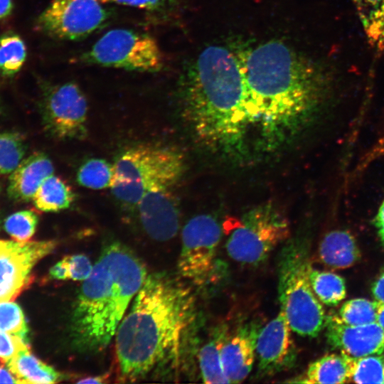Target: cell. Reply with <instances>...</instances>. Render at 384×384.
I'll use <instances>...</instances> for the list:
<instances>
[{"label": "cell", "instance_id": "cell-1", "mask_svg": "<svg viewBox=\"0 0 384 384\" xmlns=\"http://www.w3.org/2000/svg\"><path fill=\"white\" fill-rule=\"evenodd\" d=\"M236 54L255 150L282 149L315 122L329 97L331 78L321 65L277 41Z\"/></svg>", "mask_w": 384, "mask_h": 384}, {"label": "cell", "instance_id": "cell-2", "mask_svg": "<svg viewBox=\"0 0 384 384\" xmlns=\"http://www.w3.org/2000/svg\"><path fill=\"white\" fill-rule=\"evenodd\" d=\"M196 316L188 287L164 272L147 275L115 334L120 382L178 370Z\"/></svg>", "mask_w": 384, "mask_h": 384}, {"label": "cell", "instance_id": "cell-3", "mask_svg": "<svg viewBox=\"0 0 384 384\" xmlns=\"http://www.w3.org/2000/svg\"><path fill=\"white\" fill-rule=\"evenodd\" d=\"M181 97L183 116L203 148L235 162L250 158L252 132L236 52L216 45L203 49L185 72Z\"/></svg>", "mask_w": 384, "mask_h": 384}, {"label": "cell", "instance_id": "cell-4", "mask_svg": "<svg viewBox=\"0 0 384 384\" xmlns=\"http://www.w3.org/2000/svg\"><path fill=\"white\" fill-rule=\"evenodd\" d=\"M146 277L144 264L127 247L114 242L104 247L73 306L70 324L73 347L82 353L105 349Z\"/></svg>", "mask_w": 384, "mask_h": 384}, {"label": "cell", "instance_id": "cell-5", "mask_svg": "<svg viewBox=\"0 0 384 384\" xmlns=\"http://www.w3.org/2000/svg\"><path fill=\"white\" fill-rule=\"evenodd\" d=\"M311 268L306 240L299 236L289 238L277 262L280 310L292 331L315 337L324 328L326 316L311 285Z\"/></svg>", "mask_w": 384, "mask_h": 384}, {"label": "cell", "instance_id": "cell-6", "mask_svg": "<svg viewBox=\"0 0 384 384\" xmlns=\"http://www.w3.org/2000/svg\"><path fill=\"white\" fill-rule=\"evenodd\" d=\"M113 166L112 194L122 204L137 206L150 188L175 186L183 174L185 159L173 147L139 145L122 152Z\"/></svg>", "mask_w": 384, "mask_h": 384}, {"label": "cell", "instance_id": "cell-7", "mask_svg": "<svg viewBox=\"0 0 384 384\" xmlns=\"http://www.w3.org/2000/svg\"><path fill=\"white\" fill-rule=\"evenodd\" d=\"M228 231L226 250L233 260L257 265L290 238V225L273 203L259 204L239 218H230L223 226Z\"/></svg>", "mask_w": 384, "mask_h": 384}, {"label": "cell", "instance_id": "cell-8", "mask_svg": "<svg viewBox=\"0 0 384 384\" xmlns=\"http://www.w3.org/2000/svg\"><path fill=\"white\" fill-rule=\"evenodd\" d=\"M78 61L140 72H156L163 65L161 52L152 37L124 28L105 33Z\"/></svg>", "mask_w": 384, "mask_h": 384}, {"label": "cell", "instance_id": "cell-9", "mask_svg": "<svg viewBox=\"0 0 384 384\" xmlns=\"http://www.w3.org/2000/svg\"><path fill=\"white\" fill-rule=\"evenodd\" d=\"M222 230L218 220L209 214L193 217L183 228L178 270L193 285L204 287L216 279Z\"/></svg>", "mask_w": 384, "mask_h": 384}, {"label": "cell", "instance_id": "cell-10", "mask_svg": "<svg viewBox=\"0 0 384 384\" xmlns=\"http://www.w3.org/2000/svg\"><path fill=\"white\" fill-rule=\"evenodd\" d=\"M108 11L99 0H53L39 15L38 31L58 39H82L103 26Z\"/></svg>", "mask_w": 384, "mask_h": 384}, {"label": "cell", "instance_id": "cell-11", "mask_svg": "<svg viewBox=\"0 0 384 384\" xmlns=\"http://www.w3.org/2000/svg\"><path fill=\"white\" fill-rule=\"evenodd\" d=\"M44 127L59 139H82L87 135V102L71 82L46 88L41 100Z\"/></svg>", "mask_w": 384, "mask_h": 384}, {"label": "cell", "instance_id": "cell-12", "mask_svg": "<svg viewBox=\"0 0 384 384\" xmlns=\"http://www.w3.org/2000/svg\"><path fill=\"white\" fill-rule=\"evenodd\" d=\"M55 246L54 240H0V302L19 294L29 282L33 267Z\"/></svg>", "mask_w": 384, "mask_h": 384}, {"label": "cell", "instance_id": "cell-13", "mask_svg": "<svg viewBox=\"0 0 384 384\" xmlns=\"http://www.w3.org/2000/svg\"><path fill=\"white\" fill-rule=\"evenodd\" d=\"M292 331L281 310L274 319L262 326L256 346L257 368L260 375H275L294 366L297 353Z\"/></svg>", "mask_w": 384, "mask_h": 384}, {"label": "cell", "instance_id": "cell-14", "mask_svg": "<svg viewBox=\"0 0 384 384\" xmlns=\"http://www.w3.org/2000/svg\"><path fill=\"white\" fill-rule=\"evenodd\" d=\"M174 187H153L136 206L142 228L155 240H171L178 231L180 213Z\"/></svg>", "mask_w": 384, "mask_h": 384}, {"label": "cell", "instance_id": "cell-15", "mask_svg": "<svg viewBox=\"0 0 384 384\" xmlns=\"http://www.w3.org/2000/svg\"><path fill=\"white\" fill-rule=\"evenodd\" d=\"M329 344L351 357L381 354L384 351V329L377 322L349 326L335 314L326 316L325 326Z\"/></svg>", "mask_w": 384, "mask_h": 384}, {"label": "cell", "instance_id": "cell-16", "mask_svg": "<svg viewBox=\"0 0 384 384\" xmlns=\"http://www.w3.org/2000/svg\"><path fill=\"white\" fill-rule=\"evenodd\" d=\"M261 328L260 321H248L229 336L225 342L221 358L224 372L230 383L242 382L251 372Z\"/></svg>", "mask_w": 384, "mask_h": 384}, {"label": "cell", "instance_id": "cell-17", "mask_svg": "<svg viewBox=\"0 0 384 384\" xmlns=\"http://www.w3.org/2000/svg\"><path fill=\"white\" fill-rule=\"evenodd\" d=\"M51 160L42 152H35L23 159L11 173L7 192L16 201L28 202L32 198L43 181L53 174Z\"/></svg>", "mask_w": 384, "mask_h": 384}, {"label": "cell", "instance_id": "cell-18", "mask_svg": "<svg viewBox=\"0 0 384 384\" xmlns=\"http://www.w3.org/2000/svg\"><path fill=\"white\" fill-rule=\"evenodd\" d=\"M353 357L331 353L311 363L305 373L289 383L338 384L350 381Z\"/></svg>", "mask_w": 384, "mask_h": 384}, {"label": "cell", "instance_id": "cell-19", "mask_svg": "<svg viewBox=\"0 0 384 384\" xmlns=\"http://www.w3.org/2000/svg\"><path fill=\"white\" fill-rule=\"evenodd\" d=\"M319 255L324 264L334 269H343L356 263L361 253L354 237L346 230H334L322 239Z\"/></svg>", "mask_w": 384, "mask_h": 384}, {"label": "cell", "instance_id": "cell-20", "mask_svg": "<svg viewBox=\"0 0 384 384\" xmlns=\"http://www.w3.org/2000/svg\"><path fill=\"white\" fill-rule=\"evenodd\" d=\"M225 324L216 326L198 352V359L203 382L208 384L230 383L222 363L221 351L229 337Z\"/></svg>", "mask_w": 384, "mask_h": 384}, {"label": "cell", "instance_id": "cell-21", "mask_svg": "<svg viewBox=\"0 0 384 384\" xmlns=\"http://www.w3.org/2000/svg\"><path fill=\"white\" fill-rule=\"evenodd\" d=\"M7 366L18 383L48 384L58 383L63 379L58 371L32 355L28 346L18 351L7 363Z\"/></svg>", "mask_w": 384, "mask_h": 384}, {"label": "cell", "instance_id": "cell-22", "mask_svg": "<svg viewBox=\"0 0 384 384\" xmlns=\"http://www.w3.org/2000/svg\"><path fill=\"white\" fill-rule=\"evenodd\" d=\"M370 46L384 51V0H352Z\"/></svg>", "mask_w": 384, "mask_h": 384}, {"label": "cell", "instance_id": "cell-23", "mask_svg": "<svg viewBox=\"0 0 384 384\" xmlns=\"http://www.w3.org/2000/svg\"><path fill=\"white\" fill-rule=\"evenodd\" d=\"M75 198L70 186L61 178L52 174L41 184L32 201L41 211L58 212L68 208Z\"/></svg>", "mask_w": 384, "mask_h": 384}, {"label": "cell", "instance_id": "cell-24", "mask_svg": "<svg viewBox=\"0 0 384 384\" xmlns=\"http://www.w3.org/2000/svg\"><path fill=\"white\" fill-rule=\"evenodd\" d=\"M309 279L316 297L325 305L336 306L346 297V283L338 274L311 267Z\"/></svg>", "mask_w": 384, "mask_h": 384}, {"label": "cell", "instance_id": "cell-25", "mask_svg": "<svg viewBox=\"0 0 384 384\" xmlns=\"http://www.w3.org/2000/svg\"><path fill=\"white\" fill-rule=\"evenodd\" d=\"M27 55L23 39L16 33L8 32L0 36V74L15 75L23 65Z\"/></svg>", "mask_w": 384, "mask_h": 384}, {"label": "cell", "instance_id": "cell-26", "mask_svg": "<svg viewBox=\"0 0 384 384\" xmlns=\"http://www.w3.org/2000/svg\"><path fill=\"white\" fill-rule=\"evenodd\" d=\"M113 179V164L102 159H88L80 166L77 173L78 183L93 190L110 188Z\"/></svg>", "mask_w": 384, "mask_h": 384}, {"label": "cell", "instance_id": "cell-27", "mask_svg": "<svg viewBox=\"0 0 384 384\" xmlns=\"http://www.w3.org/2000/svg\"><path fill=\"white\" fill-rule=\"evenodd\" d=\"M378 303L364 298L348 300L343 304L338 319L349 326H361L376 322Z\"/></svg>", "mask_w": 384, "mask_h": 384}, {"label": "cell", "instance_id": "cell-28", "mask_svg": "<svg viewBox=\"0 0 384 384\" xmlns=\"http://www.w3.org/2000/svg\"><path fill=\"white\" fill-rule=\"evenodd\" d=\"M26 146L17 132L0 133V174H11L23 159Z\"/></svg>", "mask_w": 384, "mask_h": 384}, {"label": "cell", "instance_id": "cell-29", "mask_svg": "<svg viewBox=\"0 0 384 384\" xmlns=\"http://www.w3.org/2000/svg\"><path fill=\"white\" fill-rule=\"evenodd\" d=\"M350 381L356 383H384V356L375 354L353 357Z\"/></svg>", "mask_w": 384, "mask_h": 384}, {"label": "cell", "instance_id": "cell-30", "mask_svg": "<svg viewBox=\"0 0 384 384\" xmlns=\"http://www.w3.org/2000/svg\"><path fill=\"white\" fill-rule=\"evenodd\" d=\"M38 222L36 213L30 210L16 212L4 222V228L18 242L28 241L34 234Z\"/></svg>", "mask_w": 384, "mask_h": 384}, {"label": "cell", "instance_id": "cell-31", "mask_svg": "<svg viewBox=\"0 0 384 384\" xmlns=\"http://www.w3.org/2000/svg\"><path fill=\"white\" fill-rule=\"evenodd\" d=\"M0 331L27 341L28 327L21 308L10 301L0 302Z\"/></svg>", "mask_w": 384, "mask_h": 384}, {"label": "cell", "instance_id": "cell-32", "mask_svg": "<svg viewBox=\"0 0 384 384\" xmlns=\"http://www.w3.org/2000/svg\"><path fill=\"white\" fill-rule=\"evenodd\" d=\"M21 338L0 331V366L11 361L21 350L27 347Z\"/></svg>", "mask_w": 384, "mask_h": 384}, {"label": "cell", "instance_id": "cell-33", "mask_svg": "<svg viewBox=\"0 0 384 384\" xmlns=\"http://www.w3.org/2000/svg\"><path fill=\"white\" fill-rule=\"evenodd\" d=\"M70 279L75 281H84L90 277L93 267L90 259L82 254L65 257Z\"/></svg>", "mask_w": 384, "mask_h": 384}, {"label": "cell", "instance_id": "cell-34", "mask_svg": "<svg viewBox=\"0 0 384 384\" xmlns=\"http://www.w3.org/2000/svg\"><path fill=\"white\" fill-rule=\"evenodd\" d=\"M384 156V136L378 140L372 149L363 157L358 169L362 170L375 159Z\"/></svg>", "mask_w": 384, "mask_h": 384}, {"label": "cell", "instance_id": "cell-35", "mask_svg": "<svg viewBox=\"0 0 384 384\" xmlns=\"http://www.w3.org/2000/svg\"><path fill=\"white\" fill-rule=\"evenodd\" d=\"M100 2H111L139 9H151L159 6L164 0H99Z\"/></svg>", "mask_w": 384, "mask_h": 384}, {"label": "cell", "instance_id": "cell-36", "mask_svg": "<svg viewBox=\"0 0 384 384\" xmlns=\"http://www.w3.org/2000/svg\"><path fill=\"white\" fill-rule=\"evenodd\" d=\"M49 273L50 277L55 279L65 280L70 279L66 258L64 257L54 265L50 268Z\"/></svg>", "mask_w": 384, "mask_h": 384}, {"label": "cell", "instance_id": "cell-37", "mask_svg": "<svg viewBox=\"0 0 384 384\" xmlns=\"http://www.w3.org/2000/svg\"><path fill=\"white\" fill-rule=\"evenodd\" d=\"M372 294L375 301L381 304H384V268L372 285Z\"/></svg>", "mask_w": 384, "mask_h": 384}, {"label": "cell", "instance_id": "cell-38", "mask_svg": "<svg viewBox=\"0 0 384 384\" xmlns=\"http://www.w3.org/2000/svg\"><path fill=\"white\" fill-rule=\"evenodd\" d=\"M381 242L384 245V199L380 204L378 213L373 220Z\"/></svg>", "mask_w": 384, "mask_h": 384}, {"label": "cell", "instance_id": "cell-39", "mask_svg": "<svg viewBox=\"0 0 384 384\" xmlns=\"http://www.w3.org/2000/svg\"><path fill=\"white\" fill-rule=\"evenodd\" d=\"M12 0H0V20L7 18L13 10Z\"/></svg>", "mask_w": 384, "mask_h": 384}, {"label": "cell", "instance_id": "cell-40", "mask_svg": "<svg viewBox=\"0 0 384 384\" xmlns=\"http://www.w3.org/2000/svg\"><path fill=\"white\" fill-rule=\"evenodd\" d=\"M0 383H18V381L9 370H7L4 366H0Z\"/></svg>", "mask_w": 384, "mask_h": 384}, {"label": "cell", "instance_id": "cell-41", "mask_svg": "<svg viewBox=\"0 0 384 384\" xmlns=\"http://www.w3.org/2000/svg\"><path fill=\"white\" fill-rule=\"evenodd\" d=\"M106 378L105 375L87 377L78 381V383H103L105 382Z\"/></svg>", "mask_w": 384, "mask_h": 384}, {"label": "cell", "instance_id": "cell-42", "mask_svg": "<svg viewBox=\"0 0 384 384\" xmlns=\"http://www.w3.org/2000/svg\"><path fill=\"white\" fill-rule=\"evenodd\" d=\"M376 322L384 329V304L378 303Z\"/></svg>", "mask_w": 384, "mask_h": 384}, {"label": "cell", "instance_id": "cell-43", "mask_svg": "<svg viewBox=\"0 0 384 384\" xmlns=\"http://www.w3.org/2000/svg\"><path fill=\"white\" fill-rule=\"evenodd\" d=\"M1 111V101H0V112Z\"/></svg>", "mask_w": 384, "mask_h": 384}]
</instances>
